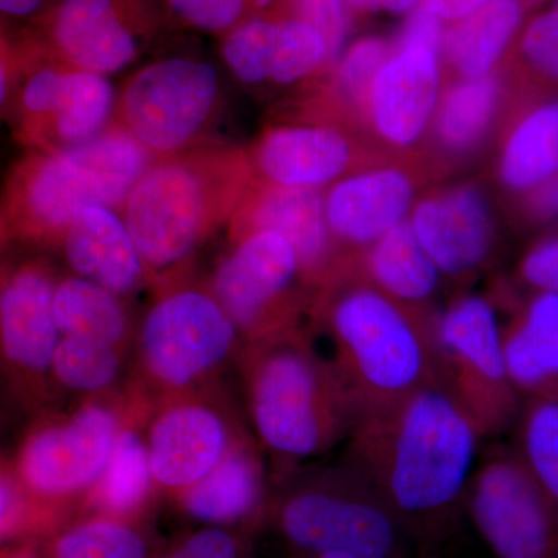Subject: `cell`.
Segmentation results:
<instances>
[{
    "label": "cell",
    "mask_w": 558,
    "mask_h": 558,
    "mask_svg": "<svg viewBox=\"0 0 558 558\" xmlns=\"http://www.w3.org/2000/svg\"><path fill=\"white\" fill-rule=\"evenodd\" d=\"M510 380L526 398L558 399V295L534 292L501 326Z\"/></svg>",
    "instance_id": "22"
},
{
    "label": "cell",
    "mask_w": 558,
    "mask_h": 558,
    "mask_svg": "<svg viewBox=\"0 0 558 558\" xmlns=\"http://www.w3.org/2000/svg\"><path fill=\"white\" fill-rule=\"evenodd\" d=\"M329 293V360L359 421L438 384L429 317L396 303L363 278H343Z\"/></svg>",
    "instance_id": "2"
},
{
    "label": "cell",
    "mask_w": 558,
    "mask_h": 558,
    "mask_svg": "<svg viewBox=\"0 0 558 558\" xmlns=\"http://www.w3.org/2000/svg\"><path fill=\"white\" fill-rule=\"evenodd\" d=\"M51 369L65 387L94 391L108 387L119 371V359L109 344L65 336L58 343Z\"/></svg>",
    "instance_id": "33"
},
{
    "label": "cell",
    "mask_w": 558,
    "mask_h": 558,
    "mask_svg": "<svg viewBox=\"0 0 558 558\" xmlns=\"http://www.w3.org/2000/svg\"><path fill=\"white\" fill-rule=\"evenodd\" d=\"M523 53L538 72L558 83V10L529 25L523 36Z\"/></svg>",
    "instance_id": "38"
},
{
    "label": "cell",
    "mask_w": 558,
    "mask_h": 558,
    "mask_svg": "<svg viewBox=\"0 0 558 558\" xmlns=\"http://www.w3.org/2000/svg\"><path fill=\"white\" fill-rule=\"evenodd\" d=\"M46 0H0V14L7 17H31L43 9Z\"/></svg>",
    "instance_id": "46"
},
{
    "label": "cell",
    "mask_w": 558,
    "mask_h": 558,
    "mask_svg": "<svg viewBox=\"0 0 558 558\" xmlns=\"http://www.w3.org/2000/svg\"><path fill=\"white\" fill-rule=\"evenodd\" d=\"M54 558H146V549L130 527L112 521H92L62 535Z\"/></svg>",
    "instance_id": "34"
},
{
    "label": "cell",
    "mask_w": 558,
    "mask_h": 558,
    "mask_svg": "<svg viewBox=\"0 0 558 558\" xmlns=\"http://www.w3.org/2000/svg\"><path fill=\"white\" fill-rule=\"evenodd\" d=\"M546 197H543V204L546 209H550L549 213H558V183L557 185L548 189V194L545 193Z\"/></svg>",
    "instance_id": "47"
},
{
    "label": "cell",
    "mask_w": 558,
    "mask_h": 558,
    "mask_svg": "<svg viewBox=\"0 0 558 558\" xmlns=\"http://www.w3.org/2000/svg\"><path fill=\"white\" fill-rule=\"evenodd\" d=\"M21 512L20 497L9 481L0 478V535L9 531Z\"/></svg>",
    "instance_id": "44"
},
{
    "label": "cell",
    "mask_w": 558,
    "mask_h": 558,
    "mask_svg": "<svg viewBox=\"0 0 558 558\" xmlns=\"http://www.w3.org/2000/svg\"><path fill=\"white\" fill-rule=\"evenodd\" d=\"M116 440L117 422L109 411H80L68 424L28 440L21 457L22 478L43 495L80 490L105 473Z\"/></svg>",
    "instance_id": "13"
},
{
    "label": "cell",
    "mask_w": 558,
    "mask_h": 558,
    "mask_svg": "<svg viewBox=\"0 0 558 558\" xmlns=\"http://www.w3.org/2000/svg\"><path fill=\"white\" fill-rule=\"evenodd\" d=\"M499 175L509 190L532 191L558 175V100L546 102L523 117L510 132Z\"/></svg>",
    "instance_id": "27"
},
{
    "label": "cell",
    "mask_w": 558,
    "mask_h": 558,
    "mask_svg": "<svg viewBox=\"0 0 558 558\" xmlns=\"http://www.w3.org/2000/svg\"><path fill=\"white\" fill-rule=\"evenodd\" d=\"M481 439L469 414L435 384L360 418L343 462L379 492L418 558H433L465 513Z\"/></svg>",
    "instance_id": "1"
},
{
    "label": "cell",
    "mask_w": 558,
    "mask_h": 558,
    "mask_svg": "<svg viewBox=\"0 0 558 558\" xmlns=\"http://www.w3.org/2000/svg\"><path fill=\"white\" fill-rule=\"evenodd\" d=\"M222 57L241 83L288 86L307 78L325 62L328 43L307 22L256 17L227 32Z\"/></svg>",
    "instance_id": "14"
},
{
    "label": "cell",
    "mask_w": 558,
    "mask_h": 558,
    "mask_svg": "<svg viewBox=\"0 0 558 558\" xmlns=\"http://www.w3.org/2000/svg\"><path fill=\"white\" fill-rule=\"evenodd\" d=\"M0 343L21 369L40 373L51 366L60 343L54 317V286L49 271L24 264L0 286Z\"/></svg>",
    "instance_id": "17"
},
{
    "label": "cell",
    "mask_w": 558,
    "mask_h": 558,
    "mask_svg": "<svg viewBox=\"0 0 558 558\" xmlns=\"http://www.w3.org/2000/svg\"><path fill=\"white\" fill-rule=\"evenodd\" d=\"M263 472L247 449L227 451L226 457L197 481L186 497V508L196 519L230 523L252 515L263 501Z\"/></svg>",
    "instance_id": "26"
},
{
    "label": "cell",
    "mask_w": 558,
    "mask_h": 558,
    "mask_svg": "<svg viewBox=\"0 0 558 558\" xmlns=\"http://www.w3.org/2000/svg\"><path fill=\"white\" fill-rule=\"evenodd\" d=\"M54 317L65 336L113 344L123 339L126 315L116 293L89 279L69 278L54 288Z\"/></svg>",
    "instance_id": "30"
},
{
    "label": "cell",
    "mask_w": 558,
    "mask_h": 558,
    "mask_svg": "<svg viewBox=\"0 0 558 558\" xmlns=\"http://www.w3.org/2000/svg\"><path fill=\"white\" fill-rule=\"evenodd\" d=\"M250 366V409L259 438L282 457L307 458L347 440L359 413L329 360L269 340Z\"/></svg>",
    "instance_id": "4"
},
{
    "label": "cell",
    "mask_w": 558,
    "mask_h": 558,
    "mask_svg": "<svg viewBox=\"0 0 558 558\" xmlns=\"http://www.w3.org/2000/svg\"><path fill=\"white\" fill-rule=\"evenodd\" d=\"M11 558H31V557H27V556H16V557H11Z\"/></svg>",
    "instance_id": "49"
},
{
    "label": "cell",
    "mask_w": 558,
    "mask_h": 558,
    "mask_svg": "<svg viewBox=\"0 0 558 558\" xmlns=\"http://www.w3.org/2000/svg\"><path fill=\"white\" fill-rule=\"evenodd\" d=\"M227 444L226 425L218 414L202 407H180L153 429L150 472L165 486H189L226 457Z\"/></svg>",
    "instance_id": "19"
},
{
    "label": "cell",
    "mask_w": 558,
    "mask_h": 558,
    "mask_svg": "<svg viewBox=\"0 0 558 558\" xmlns=\"http://www.w3.org/2000/svg\"><path fill=\"white\" fill-rule=\"evenodd\" d=\"M351 146L325 126H282L259 140L255 165L271 185L315 190L347 170Z\"/></svg>",
    "instance_id": "21"
},
{
    "label": "cell",
    "mask_w": 558,
    "mask_h": 558,
    "mask_svg": "<svg viewBox=\"0 0 558 558\" xmlns=\"http://www.w3.org/2000/svg\"><path fill=\"white\" fill-rule=\"evenodd\" d=\"M150 27L149 0H54L35 39L70 68L108 76L137 60Z\"/></svg>",
    "instance_id": "10"
},
{
    "label": "cell",
    "mask_w": 558,
    "mask_h": 558,
    "mask_svg": "<svg viewBox=\"0 0 558 558\" xmlns=\"http://www.w3.org/2000/svg\"><path fill=\"white\" fill-rule=\"evenodd\" d=\"M414 186L399 170H376L337 183L325 201L330 234L354 247H369L405 222Z\"/></svg>",
    "instance_id": "18"
},
{
    "label": "cell",
    "mask_w": 558,
    "mask_h": 558,
    "mask_svg": "<svg viewBox=\"0 0 558 558\" xmlns=\"http://www.w3.org/2000/svg\"><path fill=\"white\" fill-rule=\"evenodd\" d=\"M62 236L69 266L81 278L116 295L137 286L143 259L126 223L112 209H86Z\"/></svg>",
    "instance_id": "23"
},
{
    "label": "cell",
    "mask_w": 558,
    "mask_h": 558,
    "mask_svg": "<svg viewBox=\"0 0 558 558\" xmlns=\"http://www.w3.org/2000/svg\"><path fill=\"white\" fill-rule=\"evenodd\" d=\"M150 153L126 128L64 149H33L11 172L7 223L31 238L64 234L89 208H117L150 167Z\"/></svg>",
    "instance_id": "3"
},
{
    "label": "cell",
    "mask_w": 558,
    "mask_h": 558,
    "mask_svg": "<svg viewBox=\"0 0 558 558\" xmlns=\"http://www.w3.org/2000/svg\"><path fill=\"white\" fill-rule=\"evenodd\" d=\"M442 20L433 13L425 3L418 5L411 14L400 35V49H427L436 54L442 49Z\"/></svg>",
    "instance_id": "40"
},
{
    "label": "cell",
    "mask_w": 558,
    "mask_h": 558,
    "mask_svg": "<svg viewBox=\"0 0 558 558\" xmlns=\"http://www.w3.org/2000/svg\"><path fill=\"white\" fill-rule=\"evenodd\" d=\"M363 271V279L389 299L424 317H432L424 314L422 307L435 295L442 274L422 248L409 220L366 248Z\"/></svg>",
    "instance_id": "24"
},
{
    "label": "cell",
    "mask_w": 558,
    "mask_h": 558,
    "mask_svg": "<svg viewBox=\"0 0 558 558\" xmlns=\"http://www.w3.org/2000/svg\"><path fill=\"white\" fill-rule=\"evenodd\" d=\"M277 524L299 553L418 558L379 492L343 461L286 494L278 502Z\"/></svg>",
    "instance_id": "6"
},
{
    "label": "cell",
    "mask_w": 558,
    "mask_h": 558,
    "mask_svg": "<svg viewBox=\"0 0 558 558\" xmlns=\"http://www.w3.org/2000/svg\"><path fill=\"white\" fill-rule=\"evenodd\" d=\"M234 160L216 150L165 157L150 165L124 201V223L143 263L167 269L189 258L234 208Z\"/></svg>",
    "instance_id": "5"
},
{
    "label": "cell",
    "mask_w": 558,
    "mask_h": 558,
    "mask_svg": "<svg viewBox=\"0 0 558 558\" xmlns=\"http://www.w3.org/2000/svg\"><path fill=\"white\" fill-rule=\"evenodd\" d=\"M389 58L391 49L384 39L359 40L340 62L337 80L341 89L351 98H368L371 84Z\"/></svg>",
    "instance_id": "35"
},
{
    "label": "cell",
    "mask_w": 558,
    "mask_h": 558,
    "mask_svg": "<svg viewBox=\"0 0 558 558\" xmlns=\"http://www.w3.org/2000/svg\"><path fill=\"white\" fill-rule=\"evenodd\" d=\"M519 274L534 292L558 295V234L532 245L521 259Z\"/></svg>",
    "instance_id": "39"
},
{
    "label": "cell",
    "mask_w": 558,
    "mask_h": 558,
    "mask_svg": "<svg viewBox=\"0 0 558 558\" xmlns=\"http://www.w3.org/2000/svg\"><path fill=\"white\" fill-rule=\"evenodd\" d=\"M523 17L519 0H487L459 20L446 38L451 64L464 78L490 75Z\"/></svg>",
    "instance_id": "28"
},
{
    "label": "cell",
    "mask_w": 558,
    "mask_h": 558,
    "mask_svg": "<svg viewBox=\"0 0 558 558\" xmlns=\"http://www.w3.org/2000/svg\"><path fill=\"white\" fill-rule=\"evenodd\" d=\"M355 9L405 13L417 7L418 0H348Z\"/></svg>",
    "instance_id": "45"
},
{
    "label": "cell",
    "mask_w": 558,
    "mask_h": 558,
    "mask_svg": "<svg viewBox=\"0 0 558 558\" xmlns=\"http://www.w3.org/2000/svg\"><path fill=\"white\" fill-rule=\"evenodd\" d=\"M300 274L295 250L284 238L247 233L220 264L216 301L236 329L270 340L284 325V296Z\"/></svg>",
    "instance_id": "12"
},
{
    "label": "cell",
    "mask_w": 558,
    "mask_h": 558,
    "mask_svg": "<svg viewBox=\"0 0 558 558\" xmlns=\"http://www.w3.org/2000/svg\"><path fill=\"white\" fill-rule=\"evenodd\" d=\"M499 102V84L494 75L464 78L451 86L436 113V134L450 149H469L484 137Z\"/></svg>",
    "instance_id": "31"
},
{
    "label": "cell",
    "mask_w": 558,
    "mask_h": 558,
    "mask_svg": "<svg viewBox=\"0 0 558 558\" xmlns=\"http://www.w3.org/2000/svg\"><path fill=\"white\" fill-rule=\"evenodd\" d=\"M25 39L11 38L0 28V113L10 109L24 60Z\"/></svg>",
    "instance_id": "41"
},
{
    "label": "cell",
    "mask_w": 558,
    "mask_h": 558,
    "mask_svg": "<svg viewBox=\"0 0 558 558\" xmlns=\"http://www.w3.org/2000/svg\"><path fill=\"white\" fill-rule=\"evenodd\" d=\"M209 62L186 57L154 61L128 80L121 97L124 128L149 153L178 156L207 128L219 100Z\"/></svg>",
    "instance_id": "8"
},
{
    "label": "cell",
    "mask_w": 558,
    "mask_h": 558,
    "mask_svg": "<svg viewBox=\"0 0 558 558\" xmlns=\"http://www.w3.org/2000/svg\"><path fill=\"white\" fill-rule=\"evenodd\" d=\"M171 558H238V545L227 532L208 529L191 537Z\"/></svg>",
    "instance_id": "42"
},
{
    "label": "cell",
    "mask_w": 558,
    "mask_h": 558,
    "mask_svg": "<svg viewBox=\"0 0 558 558\" xmlns=\"http://www.w3.org/2000/svg\"><path fill=\"white\" fill-rule=\"evenodd\" d=\"M429 330L438 385L469 414L481 436L512 427L523 399L510 380L494 304L481 295L459 296L429 317Z\"/></svg>",
    "instance_id": "7"
},
{
    "label": "cell",
    "mask_w": 558,
    "mask_h": 558,
    "mask_svg": "<svg viewBox=\"0 0 558 558\" xmlns=\"http://www.w3.org/2000/svg\"><path fill=\"white\" fill-rule=\"evenodd\" d=\"M149 453L135 433H121L105 470L100 498L113 512H128L145 498L149 486Z\"/></svg>",
    "instance_id": "32"
},
{
    "label": "cell",
    "mask_w": 558,
    "mask_h": 558,
    "mask_svg": "<svg viewBox=\"0 0 558 558\" xmlns=\"http://www.w3.org/2000/svg\"><path fill=\"white\" fill-rule=\"evenodd\" d=\"M510 453L558 510V399L521 400Z\"/></svg>",
    "instance_id": "29"
},
{
    "label": "cell",
    "mask_w": 558,
    "mask_h": 558,
    "mask_svg": "<svg viewBox=\"0 0 558 558\" xmlns=\"http://www.w3.org/2000/svg\"><path fill=\"white\" fill-rule=\"evenodd\" d=\"M236 326L216 299L183 290L159 301L143 326L150 373L172 387L189 385L229 355Z\"/></svg>",
    "instance_id": "11"
},
{
    "label": "cell",
    "mask_w": 558,
    "mask_h": 558,
    "mask_svg": "<svg viewBox=\"0 0 558 558\" xmlns=\"http://www.w3.org/2000/svg\"><path fill=\"white\" fill-rule=\"evenodd\" d=\"M439 84L435 51L400 49L389 58L368 92L371 119L381 137L400 146L416 142L435 113Z\"/></svg>",
    "instance_id": "16"
},
{
    "label": "cell",
    "mask_w": 558,
    "mask_h": 558,
    "mask_svg": "<svg viewBox=\"0 0 558 558\" xmlns=\"http://www.w3.org/2000/svg\"><path fill=\"white\" fill-rule=\"evenodd\" d=\"M242 230L270 231L292 245L301 274L322 278L330 266V234L325 199L317 190L271 186L250 201Z\"/></svg>",
    "instance_id": "20"
},
{
    "label": "cell",
    "mask_w": 558,
    "mask_h": 558,
    "mask_svg": "<svg viewBox=\"0 0 558 558\" xmlns=\"http://www.w3.org/2000/svg\"><path fill=\"white\" fill-rule=\"evenodd\" d=\"M487 0H424L433 13L438 14L440 20H462L473 11L478 10Z\"/></svg>",
    "instance_id": "43"
},
{
    "label": "cell",
    "mask_w": 558,
    "mask_h": 558,
    "mask_svg": "<svg viewBox=\"0 0 558 558\" xmlns=\"http://www.w3.org/2000/svg\"><path fill=\"white\" fill-rule=\"evenodd\" d=\"M116 92L108 76L65 69L53 112L33 149H64L90 142L108 131Z\"/></svg>",
    "instance_id": "25"
},
{
    "label": "cell",
    "mask_w": 558,
    "mask_h": 558,
    "mask_svg": "<svg viewBox=\"0 0 558 558\" xmlns=\"http://www.w3.org/2000/svg\"><path fill=\"white\" fill-rule=\"evenodd\" d=\"M300 558H359L351 556L347 553H337V550H329V553H299Z\"/></svg>",
    "instance_id": "48"
},
{
    "label": "cell",
    "mask_w": 558,
    "mask_h": 558,
    "mask_svg": "<svg viewBox=\"0 0 558 558\" xmlns=\"http://www.w3.org/2000/svg\"><path fill=\"white\" fill-rule=\"evenodd\" d=\"M465 515L495 558H558V510L510 451L475 470Z\"/></svg>",
    "instance_id": "9"
},
{
    "label": "cell",
    "mask_w": 558,
    "mask_h": 558,
    "mask_svg": "<svg viewBox=\"0 0 558 558\" xmlns=\"http://www.w3.org/2000/svg\"><path fill=\"white\" fill-rule=\"evenodd\" d=\"M422 248L447 277H465L490 258L494 220L486 197L472 185L418 202L409 220Z\"/></svg>",
    "instance_id": "15"
},
{
    "label": "cell",
    "mask_w": 558,
    "mask_h": 558,
    "mask_svg": "<svg viewBox=\"0 0 558 558\" xmlns=\"http://www.w3.org/2000/svg\"><path fill=\"white\" fill-rule=\"evenodd\" d=\"M299 20L318 28L328 43V58L339 57L348 33L344 0H295Z\"/></svg>",
    "instance_id": "37"
},
{
    "label": "cell",
    "mask_w": 558,
    "mask_h": 558,
    "mask_svg": "<svg viewBox=\"0 0 558 558\" xmlns=\"http://www.w3.org/2000/svg\"><path fill=\"white\" fill-rule=\"evenodd\" d=\"M248 0H163L185 27L204 33H227L240 24Z\"/></svg>",
    "instance_id": "36"
}]
</instances>
